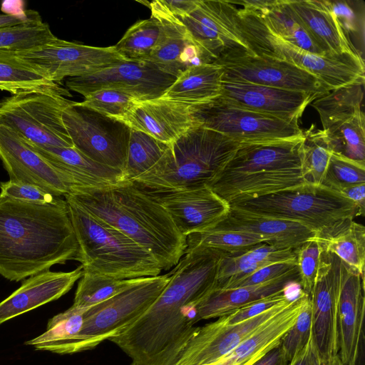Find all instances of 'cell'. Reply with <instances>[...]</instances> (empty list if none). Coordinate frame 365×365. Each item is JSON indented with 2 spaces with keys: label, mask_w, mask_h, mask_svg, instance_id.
<instances>
[{
  "label": "cell",
  "mask_w": 365,
  "mask_h": 365,
  "mask_svg": "<svg viewBox=\"0 0 365 365\" xmlns=\"http://www.w3.org/2000/svg\"><path fill=\"white\" fill-rule=\"evenodd\" d=\"M312 309L309 296H307L292 327L284 336L281 344L290 361L308 342L312 331Z\"/></svg>",
  "instance_id": "bcb514c9"
},
{
  "label": "cell",
  "mask_w": 365,
  "mask_h": 365,
  "mask_svg": "<svg viewBox=\"0 0 365 365\" xmlns=\"http://www.w3.org/2000/svg\"><path fill=\"white\" fill-rule=\"evenodd\" d=\"M0 160L10 180L39 187L58 197L73 187L67 176L34 149L19 133L0 125Z\"/></svg>",
  "instance_id": "ffe728a7"
},
{
  "label": "cell",
  "mask_w": 365,
  "mask_h": 365,
  "mask_svg": "<svg viewBox=\"0 0 365 365\" xmlns=\"http://www.w3.org/2000/svg\"><path fill=\"white\" fill-rule=\"evenodd\" d=\"M332 155L324 130L312 124L303 130L301 144L302 169L309 183L322 185Z\"/></svg>",
  "instance_id": "8d00e7d4"
},
{
  "label": "cell",
  "mask_w": 365,
  "mask_h": 365,
  "mask_svg": "<svg viewBox=\"0 0 365 365\" xmlns=\"http://www.w3.org/2000/svg\"><path fill=\"white\" fill-rule=\"evenodd\" d=\"M179 20L212 63L233 50L250 51L239 24L237 6L230 0H197L195 9Z\"/></svg>",
  "instance_id": "2e32d148"
},
{
  "label": "cell",
  "mask_w": 365,
  "mask_h": 365,
  "mask_svg": "<svg viewBox=\"0 0 365 365\" xmlns=\"http://www.w3.org/2000/svg\"><path fill=\"white\" fill-rule=\"evenodd\" d=\"M83 97L79 105L113 118L124 116L140 101L129 93L110 88L95 91Z\"/></svg>",
  "instance_id": "ee69618b"
},
{
  "label": "cell",
  "mask_w": 365,
  "mask_h": 365,
  "mask_svg": "<svg viewBox=\"0 0 365 365\" xmlns=\"http://www.w3.org/2000/svg\"><path fill=\"white\" fill-rule=\"evenodd\" d=\"M176 78L148 62L123 61L95 73L66 81L68 88L83 96L100 89L124 91L138 101L161 97Z\"/></svg>",
  "instance_id": "e0dca14e"
},
{
  "label": "cell",
  "mask_w": 365,
  "mask_h": 365,
  "mask_svg": "<svg viewBox=\"0 0 365 365\" xmlns=\"http://www.w3.org/2000/svg\"><path fill=\"white\" fill-rule=\"evenodd\" d=\"M288 365H323L312 334L307 344L293 357Z\"/></svg>",
  "instance_id": "816d5d0a"
},
{
  "label": "cell",
  "mask_w": 365,
  "mask_h": 365,
  "mask_svg": "<svg viewBox=\"0 0 365 365\" xmlns=\"http://www.w3.org/2000/svg\"><path fill=\"white\" fill-rule=\"evenodd\" d=\"M61 86L23 91L0 101V125L31 143L47 147L73 148L62 114L72 101Z\"/></svg>",
  "instance_id": "9c48e42d"
},
{
  "label": "cell",
  "mask_w": 365,
  "mask_h": 365,
  "mask_svg": "<svg viewBox=\"0 0 365 365\" xmlns=\"http://www.w3.org/2000/svg\"><path fill=\"white\" fill-rule=\"evenodd\" d=\"M262 242H267L255 234L209 228L186 236L185 252L198 247H205L233 253Z\"/></svg>",
  "instance_id": "ab89813d"
},
{
  "label": "cell",
  "mask_w": 365,
  "mask_h": 365,
  "mask_svg": "<svg viewBox=\"0 0 365 365\" xmlns=\"http://www.w3.org/2000/svg\"><path fill=\"white\" fill-rule=\"evenodd\" d=\"M208 365H210V364H208Z\"/></svg>",
  "instance_id": "94428289"
},
{
  "label": "cell",
  "mask_w": 365,
  "mask_h": 365,
  "mask_svg": "<svg viewBox=\"0 0 365 365\" xmlns=\"http://www.w3.org/2000/svg\"><path fill=\"white\" fill-rule=\"evenodd\" d=\"M293 298L243 322L227 324L224 317L198 327L175 365H208L225 356L282 312Z\"/></svg>",
  "instance_id": "d6986e66"
},
{
  "label": "cell",
  "mask_w": 365,
  "mask_h": 365,
  "mask_svg": "<svg viewBox=\"0 0 365 365\" xmlns=\"http://www.w3.org/2000/svg\"><path fill=\"white\" fill-rule=\"evenodd\" d=\"M148 6L151 16L159 23L160 31L154 49L145 62L175 78L190 67L212 63L179 19L169 13L160 0L148 3Z\"/></svg>",
  "instance_id": "44dd1931"
},
{
  "label": "cell",
  "mask_w": 365,
  "mask_h": 365,
  "mask_svg": "<svg viewBox=\"0 0 365 365\" xmlns=\"http://www.w3.org/2000/svg\"><path fill=\"white\" fill-rule=\"evenodd\" d=\"M41 18L40 14L34 10H27L26 14L24 16L4 14L0 15V29L17 26Z\"/></svg>",
  "instance_id": "9f6ffc18"
},
{
  "label": "cell",
  "mask_w": 365,
  "mask_h": 365,
  "mask_svg": "<svg viewBox=\"0 0 365 365\" xmlns=\"http://www.w3.org/2000/svg\"><path fill=\"white\" fill-rule=\"evenodd\" d=\"M322 252L319 244L311 239L296 248L300 289L308 296H310L315 283Z\"/></svg>",
  "instance_id": "7dc6e473"
},
{
  "label": "cell",
  "mask_w": 365,
  "mask_h": 365,
  "mask_svg": "<svg viewBox=\"0 0 365 365\" xmlns=\"http://www.w3.org/2000/svg\"><path fill=\"white\" fill-rule=\"evenodd\" d=\"M138 279H120L83 272L78 284L73 305L90 307L99 304L131 286Z\"/></svg>",
  "instance_id": "b9f144b4"
},
{
  "label": "cell",
  "mask_w": 365,
  "mask_h": 365,
  "mask_svg": "<svg viewBox=\"0 0 365 365\" xmlns=\"http://www.w3.org/2000/svg\"><path fill=\"white\" fill-rule=\"evenodd\" d=\"M1 195L12 199L37 204H48L59 197L36 185L9 180L0 182Z\"/></svg>",
  "instance_id": "c3c4849f"
},
{
  "label": "cell",
  "mask_w": 365,
  "mask_h": 365,
  "mask_svg": "<svg viewBox=\"0 0 365 365\" xmlns=\"http://www.w3.org/2000/svg\"><path fill=\"white\" fill-rule=\"evenodd\" d=\"M14 53L58 85L67 77L91 75L115 63L126 61L116 51L114 46L96 47L58 37L42 46Z\"/></svg>",
  "instance_id": "9a60e30c"
},
{
  "label": "cell",
  "mask_w": 365,
  "mask_h": 365,
  "mask_svg": "<svg viewBox=\"0 0 365 365\" xmlns=\"http://www.w3.org/2000/svg\"><path fill=\"white\" fill-rule=\"evenodd\" d=\"M324 252L337 256L348 265L364 274L365 227L352 218L339 220L315 232L309 238Z\"/></svg>",
  "instance_id": "836d02e7"
},
{
  "label": "cell",
  "mask_w": 365,
  "mask_h": 365,
  "mask_svg": "<svg viewBox=\"0 0 365 365\" xmlns=\"http://www.w3.org/2000/svg\"><path fill=\"white\" fill-rule=\"evenodd\" d=\"M160 31L159 23L151 16L132 25L114 47L126 61L145 62L158 42Z\"/></svg>",
  "instance_id": "f35d334b"
},
{
  "label": "cell",
  "mask_w": 365,
  "mask_h": 365,
  "mask_svg": "<svg viewBox=\"0 0 365 365\" xmlns=\"http://www.w3.org/2000/svg\"><path fill=\"white\" fill-rule=\"evenodd\" d=\"M170 280L169 274L141 277L113 297L90 307L81 330L63 348L72 354L96 348L138 319L156 300Z\"/></svg>",
  "instance_id": "30bf717a"
},
{
  "label": "cell",
  "mask_w": 365,
  "mask_h": 365,
  "mask_svg": "<svg viewBox=\"0 0 365 365\" xmlns=\"http://www.w3.org/2000/svg\"><path fill=\"white\" fill-rule=\"evenodd\" d=\"M66 195L148 250L163 270L175 267L185 255L186 237L150 193L133 180L103 187H74Z\"/></svg>",
  "instance_id": "3957f363"
},
{
  "label": "cell",
  "mask_w": 365,
  "mask_h": 365,
  "mask_svg": "<svg viewBox=\"0 0 365 365\" xmlns=\"http://www.w3.org/2000/svg\"><path fill=\"white\" fill-rule=\"evenodd\" d=\"M83 272L120 279L155 277L163 270L154 256L131 238L65 196Z\"/></svg>",
  "instance_id": "8992f818"
},
{
  "label": "cell",
  "mask_w": 365,
  "mask_h": 365,
  "mask_svg": "<svg viewBox=\"0 0 365 365\" xmlns=\"http://www.w3.org/2000/svg\"><path fill=\"white\" fill-rule=\"evenodd\" d=\"M210 228L255 234L269 244L292 249L314 235L312 230L302 223L259 215L231 205L226 216Z\"/></svg>",
  "instance_id": "4316f807"
},
{
  "label": "cell",
  "mask_w": 365,
  "mask_h": 365,
  "mask_svg": "<svg viewBox=\"0 0 365 365\" xmlns=\"http://www.w3.org/2000/svg\"><path fill=\"white\" fill-rule=\"evenodd\" d=\"M149 193L185 237L212 227L230 209V205L207 185L192 189Z\"/></svg>",
  "instance_id": "7402d4cb"
},
{
  "label": "cell",
  "mask_w": 365,
  "mask_h": 365,
  "mask_svg": "<svg viewBox=\"0 0 365 365\" xmlns=\"http://www.w3.org/2000/svg\"><path fill=\"white\" fill-rule=\"evenodd\" d=\"M24 1H4L2 3L1 9L5 14H11L17 16H24L26 14L27 10L24 9Z\"/></svg>",
  "instance_id": "680465c9"
},
{
  "label": "cell",
  "mask_w": 365,
  "mask_h": 365,
  "mask_svg": "<svg viewBox=\"0 0 365 365\" xmlns=\"http://www.w3.org/2000/svg\"><path fill=\"white\" fill-rule=\"evenodd\" d=\"M62 118L76 150L100 164L124 171L129 126L74 101L65 108Z\"/></svg>",
  "instance_id": "4fadbf2b"
},
{
  "label": "cell",
  "mask_w": 365,
  "mask_h": 365,
  "mask_svg": "<svg viewBox=\"0 0 365 365\" xmlns=\"http://www.w3.org/2000/svg\"><path fill=\"white\" fill-rule=\"evenodd\" d=\"M278 0H237L230 1L242 6L241 9L253 12H259L274 5Z\"/></svg>",
  "instance_id": "6f0895ef"
},
{
  "label": "cell",
  "mask_w": 365,
  "mask_h": 365,
  "mask_svg": "<svg viewBox=\"0 0 365 365\" xmlns=\"http://www.w3.org/2000/svg\"><path fill=\"white\" fill-rule=\"evenodd\" d=\"M223 252L198 247L185 253L150 307L108 340L131 359L130 365H175L198 327L195 307L216 286Z\"/></svg>",
  "instance_id": "6da1fadb"
},
{
  "label": "cell",
  "mask_w": 365,
  "mask_h": 365,
  "mask_svg": "<svg viewBox=\"0 0 365 365\" xmlns=\"http://www.w3.org/2000/svg\"><path fill=\"white\" fill-rule=\"evenodd\" d=\"M78 244L65 198L48 204L0 194V274L19 282L78 260Z\"/></svg>",
  "instance_id": "7a4b0ae2"
},
{
  "label": "cell",
  "mask_w": 365,
  "mask_h": 365,
  "mask_svg": "<svg viewBox=\"0 0 365 365\" xmlns=\"http://www.w3.org/2000/svg\"><path fill=\"white\" fill-rule=\"evenodd\" d=\"M297 267L296 260L275 262L264 266L222 288L232 289L262 284L279 277Z\"/></svg>",
  "instance_id": "681fc988"
},
{
  "label": "cell",
  "mask_w": 365,
  "mask_h": 365,
  "mask_svg": "<svg viewBox=\"0 0 365 365\" xmlns=\"http://www.w3.org/2000/svg\"><path fill=\"white\" fill-rule=\"evenodd\" d=\"M83 272L80 265L70 272L48 270L29 277L0 302V325L59 299L71 290Z\"/></svg>",
  "instance_id": "484cf974"
},
{
  "label": "cell",
  "mask_w": 365,
  "mask_h": 365,
  "mask_svg": "<svg viewBox=\"0 0 365 365\" xmlns=\"http://www.w3.org/2000/svg\"><path fill=\"white\" fill-rule=\"evenodd\" d=\"M338 304L339 355L344 365H356L364 339V274L341 260Z\"/></svg>",
  "instance_id": "cb8c5ba5"
},
{
  "label": "cell",
  "mask_w": 365,
  "mask_h": 365,
  "mask_svg": "<svg viewBox=\"0 0 365 365\" xmlns=\"http://www.w3.org/2000/svg\"><path fill=\"white\" fill-rule=\"evenodd\" d=\"M243 143L195 125L168 144L158 161L133 181L149 192L206 185Z\"/></svg>",
  "instance_id": "5b68a950"
},
{
  "label": "cell",
  "mask_w": 365,
  "mask_h": 365,
  "mask_svg": "<svg viewBox=\"0 0 365 365\" xmlns=\"http://www.w3.org/2000/svg\"><path fill=\"white\" fill-rule=\"evenodd\" d=\"M290 260H296V248H284L268 242L224 253L219 262L215 287H225L264 266Z\"/></svg>",
  "instance_id": "1f68e13d"
},
{
  "label": "cell",
  "mask_w": 365,
  "mask_h": 365,
  "mask_svg": "<svg viewBox=\"0 0 365 365\" xmlns=\"http://www.w3.org/2000/svg\"><path fill=\"white\" fill-rule=\"evenodd\" d=\"M354 53L364 61L365 3L361 0L327 1Z\"/></svg>",
  "instance_id": "74e56055"
},
{
  "label": "cell",
  "mask_w": 365,
  "mask_h": 365,
  "mask_svg": "<svg viewBox=\"0 0 365 365\" xmlns=\"http://www.w3.org/2000/svg\"><path fill=\"white\" fill-rule=\"evenodd\" d=\"M192 107L199 125L242 143L289 140L303 133L298 123L249 110L220 96Z\"/></svg>",
  "instance_id": "7c38bea8"
},
{
  "label": "cell",
  "mask_w": 365,
  "mask_h": 365,
  "mask_svg": "<svg viewBox=\"0 0 365 365\" xmlns=\"http://www.w3.org/2000/svg\"><path fill=\"white\" fill-rule=\"evenodd\" d=\"M259 215L297 222L314 232L361 215L358 206L337 191L306 183L230 205Z\"/></svg>",
  "instance_id": "ba28073f"
},
{
  "label": "cell",
  "mask_w": 365,
  "mask_h": 365,
  "mask_svg": "<svg viewBox=\"0 0 365 365\" xmlns=\"http://www.w3.org/2000/svg\"><path fill=\"white\" fill-rule=\"evenodd\" d=\"M323 365H344L340 359L339 355L334 356L329 361L324 363Z\"/></svg>",
  "instance_id": "91938a15"
},
{
  "label": "cell",
  "mask_w": 365,
  "mask_h": 365,
  "mask_svg": "<svg viewBox=\"0 0 365 365\" xmlns=\"http://www.w3.org/2000/svg\"><path fill=\"white\" fill-rule=\"evenodd\" d=\"M223 71L212 63L188 68L161 96L188 106L206 103L220 96Z\"/></svg>",
  "instance_id": "d6a6232c"
},
{
  "label": "cell",
  "mask_w": 365,
  "mask_h": 365,
  "mask_svg": "<svg viewBox=\"0 0 365 365\" xmlns=\"http://www.w3.org/2000/svg\"><path fill=\"white\" fill-rule=\"evenodd\" d=\"M56 38L42 19L0 29V51H21L42 46Z\"/></svg>",
  "instance_id": "7bdbcfd3"
},
{
  "label": "cell",
  "mask_w": 365,
  "mask_h": 365,
  "mask_svg": "<svg viewBox=\"0 0 365 365\" xmlns=\"http://www.w3.org/2000/svg\"><path fill=\"white\" fill-rule=\"evenodd\" d=\"M29 142L35 150L67 176L72 188L103 187L128 180L122 170L100 164L74 147H47Z\"/></svg>",
  "instance_id": "f546056e"
},
{
  "label": "cell",
  "mask_w": 365,
  "mask_h": 365,
  "mask_svg": "<svg viewBox=\"0 0 365 365\" xmlns=\"http://www.w3.org/2000/svg\"><path fill=\"white\" fill-rule=\"evenodd\" d=\"M289 363L281 343L267 352L252 365H288Z\"/></svg>",
  "instance_id": "11a10c76"
},
{
  "label": "cell",
  "mask_w": 365,
  "mask_h": 365,
  "mask_svg": "<svg viewBox=\"0 0 365 365\" xmlns=\"http://www.w3.org/2000/svg\"><path fill=\"white\" fill-rule=\"evenodd\" d=\"M254 13L275 37L306 52L327 56L294 12L288 0H278L272 6Z\"/></svg>",
  "instance_id": "e575fe53"
},
{
  "label": "cell",
  "mask_w": 365,
  "mask_h": 365,
  "mask_svg": "<svg viewBox=\"0 0 365 365\" xmlns=\"http://www.w3.org/2000/svg\"><path fill=\"white\" fill-rule=\"evenodd\" d=\"M342 196L354 202L359 208L361 215L365 211V183L344 187L339 190Z\"/></svg>",
  "instance_id": "db71d44e"
},
{
  "label": "cell",
  "mask_w": 365,
  "mask_h": 365,
  "mask_svg": "<svg viewBox=\"0 0 365 365\" xmlns=\"http://www.w3.org/2000/svg\"><path fill=\"white\" fill-rule=\"evenodd\" d=\"M365 183V164L332 153L323 186L339 192L344 187Z\"/></svg>",
  "instance_id": "f6af8a7d"
},
{
  "label": "cell",
  "mask_w": 365,
  "mask_h": 365,
  "mask_svg": "<svg viewBox=\"0 0 365 365\" xmlns=\"http://www.w3.org/2000/svg\"><path fill=\"white\" fill-rule=\"evenodd\" d=\"M220 96L260 113L298 123L306 107L317 95L222 79Z\"/></svg>",
  "instance_id": "603a6c76"
},
{
  "label": "cell",
  "mask_w": 365,
  "mask_h": 365,
  "mask_svg": "<svg viewBox=\"0 0 365 365\" xmlns=\"http://www.w3.org/2000/svg\"><path fill=\"white\" fill-rule=\"evenodd\" d=\"M164 8L177 18L189 14L196 6L197 0H160Z\"/></svg>",
  "instance_id": "f5cc1de1"
},
{
  "label": "cell",
  "mask_w": 365,
  "mask_h": 365,
  "mask_svg": "<svg viewBox=\"0 0 365 365\" xmlns=\"http://www.w3.org/2000/svg\"><path fill=\"white\" fill-rule=\"evenodd\" d=\"M301 137L241 145L207 185L230 205L309 183L302 169Z\"/></svg>",
  "instance_id": "277c9868"
},
{
  "label": "cell",
  "mask_w": 365,
  "mask_h": 365,
  "mask_svg": "<svg viewBox=\"0 0 365 365\" xmlns=\"http://www.w3.org/2000/svg\"><path fill=\"white\" fill-rule=\"evenodd\" d=\"M168 145L143 132L130 130L124 174L133 180L151 168Z\"/></svg>",
  "instance_id": "60d3db41"
},
{
  "label": "cell",
  "mask_w": 365,
  "mask_h": 365,
  "mask_svg": "<svg viewBox=\"0 0 365 365\" xmlns=\"http://www.w3.org/2000/svg\"><path fill=\"white\" fill-rule=\"evenodd\" d=\"M213 63L222 68V80L310 93L319 97L329 92L317 78L294 64L247 50L229 51Z\"/></svg>",
  "instance_id": "5bb4252c"
},
{
  "label": "cell",
  "mask_w": 365,
  "mask_h": 365,
  "mask_svg": "<svg viewBox=\"0 0 365 365\" xmlns=\"http://www.w3.org/2000/svg\"><path fill=\"white\" fill-rule=\"evenodd\" d=\"M114 119L166 145L192 127L199 125L192 106L162 97L138 101L126 115Z\"/></svg>",
  "instance_id": "d4e9b609"
},
{
  "label": "cell",
  "mask_w": 365,
  "mask_h": 365,
  "mask_svg": "<svg viewBox=\"0 0 365 365\" xmlns=\"http://www.w3.org/2000/svg\"><path fill=\"white\" fill-rule=\"evenodd\" d=\"M299 285L297 267L274 279L252 286L232 289L215 287L196 305L197 322L220 317L260 299L286 292L289 287Z\"/></svg>",
  "instance_id": "83f0119b"
},
{
  "label": "cell",
  "mask_w": 365,
  "mask_h": 365,
  "mask_svg": "<svg viewBox=\"0 0 365 365\" xmlns=\"http://www.w3.org/2000/svg\"><path fill=\"white\" fill-rule=\"evenodd\" d=\"M53 83L36 67L17 56L14 51H0V90L18 92L46 86Z\"/></svg>",
  "instance_id": "d590c367"
},
{
  "label": "cell",
  "mask_w": 365,
  "mask_h": 365,
  "mask_svg": "<svg viewBox=\"0 0 365 365\" xmlns=\"http://www.w3.org/2000/svg\"><path fill=\"white\" fill-rule=\"evenodd\" d=\"M341 259L322 251L315 283L309 296L312 309V331L322 362L339 354L338 304Z\"/></svg>",
  "instance_id": "ac0fdd59"
},
{
  "label": "cell",
  "mask_w": 365,
  "mask_h": 365,
  "mask_svg": "<svg viewBox=\"0 0 365 365\" xmlns=\"http://www.w3.org/2000/svg\"><path fill=\"white\" fill-rule=\"evenodd\" d=\"M301 289L279 313L260 327L235 349L210 365H252L282 342L294 324L307 297Z\"/></svg>",
  "instance_id": "f1b7e54d"
},
{
  "label": "cell",
  "mask_w": 365,
  "mask_h": 365,
  "mask_svg": "<svg viewBox=\"0 0 365 365\" xmlns=\"http://www.w3.org/2000/svg\"><path fill=\"white\" fill-rule=\"evenodd\" d=\"M289 298L286 292L275 294L255 301L230 314L223 316L227 324H235L255 317Z\"/></svg>",
  "instance_id": "f907efd6"
},
{
  "label": "cell",
  "mask_w": 365,
  "mask_h": 365,
  "mask_svg": "<svg viewBox=\"0 0 365 365\" xmlns=\"http://www.w3.org/2000/svg\"><path fill=\"white\" fill-rule=\"evenodd\" d=\"M237 16L251 52L294 64L317 78L329 91L351 84H364V61L358 56L306 52L273 36L257 14L238 8Z\"/></svg>",
  "instance_id": "52a82bcc"
},
{
  "label": "cell",
  "mask_w": 365,
  "mask_h": 365,
  "mask_svg": "<svg viewBox=\"0 0 365 365\" xmlns=\"http://www.w3.org/2000/svg\"><path fill=\"white\" fill-rule=\"evenodd\" d=\"M364 84L332 90L312 103L319 115L332 153L365 164Z\"/></svg>",
  "instance_id": "8fae6325"
},
{
  "label": "cell",
  "mask_w": 365,
  "mask_h": 365,
  "mask_svg": "<svg viewBox=\"0 0 365 365\" xmlns=\"http://www.w3.org/2000/svg\"><path fill=\"white\" fill-rule=\"evenodd\" d=\"M288 2L326 55L355 54L344 38L327 0H288Z\"/></svg>",
  "instance_id": "4dcf8cb0"
}]
</instances>
